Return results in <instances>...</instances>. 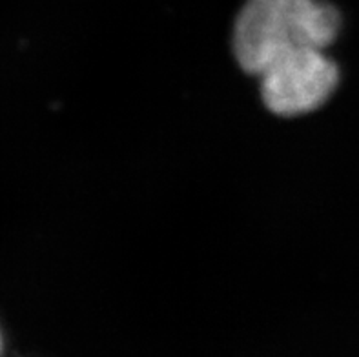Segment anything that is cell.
<instances>
[{
	"label": "cell",
	"instance_id": "2",
	"mask_svg": "<svg viewBox=\"0 0 359 357\" xmlns=\"http://www.w3.org/2000/svg\"><path fill=\"white\" fill-rule=\"evenodd\" d=\"M0 352H2V335H0Z\"/></svg>",
	"mask_w": 359,
	"mask_h": 357
},
{
	"label": "cell",
	"instance_id": "1",
	"mask_svg": "<svg viewBox=\"0 0 359 357\" xmlns=\"http://www.w3.org/2000/svg\"><path fill=\"white\" fill-rule=\"evenodd\" d=\"M341 15L321 0H246L237 15L232 50L237 64L259 79L264 106L279 117L321 108L339 82L327 50Z\"/></svg>",
	"mask_w": 359,
	"mask_h": 357
}]
</instances>
